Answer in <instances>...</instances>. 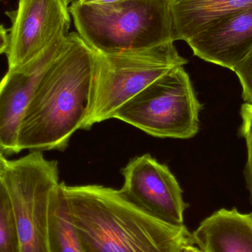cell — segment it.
<instances>
[{
    "label": "cell",
    "instance_id": "obj_17",
    "mask_svg": "<svg viewBox=\"0 0 252 252\" xmlns=\"http://www.w3.org/2000/svg\"><path fill=\"white\" fill-rule=\"evenodd\" d=\"M8 42V31L0 24V55L6 53Z\"/></svg>",
    "mask_w": 252,
    "mask_h": 252
},
{
    "label": "cell",
    "instance_id": "obj_20",
    "mask_svg": "<svg viewBox=\"0 0 252 252\" xmlns=\"http://www.w3.org/2000/svg\"><path fill=\"white\" fill-rule=\"evenodd\" d=\"M181 252H201L195 245H188L182 249Z\"/></svg>",
    "mask_w": 252,
    "mask_h": 252
},
{
    "label": "cell",
    "instance_id": "obj_15",
    "mask_svg": "<svg viewBox=\"0 0 252 252\" xmlns=\"http://www.w3.org/2000/svg\"><path fill=\"white\" fill-rule=\"evenodd\" d=\"M241 117L242 124L240 127L239 133L245 139L247 148V161L244 168V177L252 205V104L245 103L241 106Z\"/></svg>",
    "mask_w": 252,
    "mask_h": 252
},
{
    "label": "cell",
    "instance_id": "obj_19",
    "mask_svg": "<svg viewBox=\"0 0 252 252\" xmlns=\"http://www.w3.org/2000/svg\"><path fill=\"white\" fill-rule=\"evenodd\" d=\"M8 161V160H7V158L4 157V154L0 153V177L2 176L3 173L5 170Z\"/></svg>",
    "mask_w": 252,
    "mask_h": 252
},
{
    "label": "cell",
    "instance_id": "obj_12",
    "mask_svg": "<svg viewBox=\"0 0 252 252\" xmlns=\"http://www.w3.org/2000/svg\"><path fill=\"white\" fill-rule=\"evenodd\" d=\"M173 41H188L223 19L252 7V0H170Z\"/></svg>",
    "mask_w": 252,
    "mask_h": 252
},
{
    "label": "cell",
    "instance_id": "obj_7",
    "mask_svg": "<svg viewBox=\"0 0 252 252\" xmlns=\"http://www.w3.org/2000/svg\"><path fill=\"white\" fill-rule=\"evenodd\" d=\"M12 24L8 31V70L26 64L55 40L68 35L69 7L63 0H19L17 9L7 12Z\"/></svg>",
    "mask_w": 252,
    "mask_h": 252
},
{
    "label": "cell",
    "instance_id": "obj_13",
    "mask_svg": "<svg viewBox=\"0 0 252 252\" xmlns=\"http://www.w3.org/2000/svg\"><path fill=\"white\" fill-rule=\"evenodd\" d=\"M48 247L49 252H84L72 226L60 183L50 197Z\"/></svg>",
    "mask_w": 252,
    "mask_h": 252
},
{
    "label": "cell",
    "instance_id": "obj_8",
    "mask_svg": "<svg viewBox=\"0 0 252 252\" xmlns=\"http://www.w3.org/2000/svg\"><path fill=\"white\" fill-rule=\"evenodd\" d=\"M124 177L122 195L132 204L161 221L184 225V214L189 207L183 190L165 164L150 154L132 158L121 170Z\"/></svg>",
    "mask_w": 252,
    "mask_h": 252
},
{
    "label": "cell",
    "instance_id": "obj_6",
    "mask_svg": "<svg viewBox=\"0 0 252 252\" xmlns=\"http://www.w3.org/2000/svg\"><path fill=\"white\" fill-rule=\"evenodd\" d=\"M59 173L57 161L46 159L41 151L8 161L1 178L13 204L20 252H49V208Z\"/></svg>",
    "mask_w": 252,
    "mask_h": 252
},
{
    "label": "cell",
    "instance_id": "obj_10",
    "mask_svg": "<svg viewBox=\"0 0 252 252\" xmlns=\"http://www.w3.org/2000/svg\"><path fill=\"white\" fill-rule=\"evenodd\" d=\"M187 43L200 59L233 71L252 50V7L223 19Z\"/></svg>",
    "mask_w": 252,
    "mask_h": 252
},
{
    "label": "cell",
    "instance_id": "obj_4",
    "mask_svg": "<svg viewBox=\"0 0 252 252\" xmlns=\"http://www.w3.org/2000/svg\"><path fill=\"white\" fill-rule=\"evenodd\" d=\"M188 62L173 41L116 53L97 51L88 111L81 129L112 119L123 105L151 83Z\"/></svg>",
    "mask_w": 252,
    "mask_h": 252
},
{
    "label": "cell",
    "instance_id": "obj_3",
    "mask_svg": "<svg viewBox=\"0 0 252 252\" xmlns=\"http://www.w3.org/2000/svg\"><path fill=\"white\" fill-rule=\"evenodd\" d=\"M69 10L78 33L99 53L142 50L173 41L170 0L108 4L75 1Z\"/></svg>",
    "mask_w": 252,
    "mask_h": 252
},
{
    "label": "cell",
    "instance_id": "obj_11",
    "mask_svg": "<svg viewBox=\"0 0 252 252\" xmlns=\"http://www.w3.org/2000/svg\"><path fill=\"white\" fill-rule=\"evenodd\" d=\"M191 235L201 252H252V213L220 209Z\"/></svg>",
    "mask_w": 252,
    "mask_h": 252
},
{
    "label": "cell",
    "instance_id": "obj_18",
    "mask_svg": "<svg viewBox=\"0 0 252 252\" xmlns=\"http://www.w3.org/2000/svg\"><path fill=\"white\" fill-rule=\"evenodd\" d=\"M81 4H108L123 2L128 0H75Z\"/></svg>",
    "mask_w": 252,
    "mask_h": 252
},
{
    "label": "cell",
    "instance_id": "obj_5",
    "mask_svg": "<svg viewBox=\"0 0 252 252\" xmlns=\"http://www.w3.org/2000/svg\"><path fill=\"white\" fill-rule=\"evenodd\" d=\"M202 108L189 75L180 66L126 102L113 118L156 137L187 139L198 133Z\"/></svg>",
    "mask_w": 252,
    "mask_h": 252
},
{
    "label": "cell",
    "instance_id": "obj_21",
    "mask_svg": "<svg viewBox=\"0 0 252 252\" xmlns=\"http://www.w3.org/2000/svg\"><path fill=\"white\" fill-rule=\"evenodd\" d=\"M63 1H64V2L66 3L67 5H69V4H72L75 0H63Z\"/></svg>",
    "mask_w": 252,
    "mask_h": 252
},
{
    "label": "cell",
    "instance_id": "obj_1",
    "mask_svg": "<svg viewBox=\"0 0 252 252\" xmlns=\"http://www.w3.org/2000/svg\"><path fill=\"white\" fill-rule=\"evenodd\" d=\"M96 59L97 51L78 32L68 34L24 112L18 130L19 152L67 148L87 117Z\"/></svg>",
    "mask_w": 252,
    "mask_h": 252
},
{
    "label": "cell",
    "instance_id": "obj_2",
    "mask_svg": "<svg viewBox=\"0 0 252 252\" xmlns=\"http://www.w3.org/2000/svg\"><path fill=\"white\" fill-rule=\"evenodd\" d=\"M60 184L84 252H181L186 246L194 245L185 224L158 220L118 189Z\"/></svg>",
    "mask_w": 252,
    "mask_h": 252
},
{
    "label": "cell",
    "instance_id": "obj_22",
    "mask_svg": "<svg viewBox=\"0 0 252 252\" xmlns=\"http://www.w3.org/2000/svg\"><path fill=\"white\" fill-rule=\"evenodd\" d=\"M0 1H1V0H0Z\"/></svg>",
    "mask_w": 252,
    "mask_h": 252
},
{
    "label": "cell",
    "instance_id": "obj_14",
    "mask_svg": "<svg viewBox=\"0 0 252 252\" xmlns=\"http://www.w3.org/2000/svg\"><path fill=\"white\" fill-rule=\"evenodd\" d=\"M0 252H20L13 204L1 176L0 177Z\"/></svg>",
    "mask_w": 252,
    "mask_h": 252
},
{
    "label": "cell",
    "instance_id": "obj_9",
    "mask_svg": "<svg viewBox=\"0 0 252 252\" xmlns=\"http://www.w3.org/2000/svg\"><path fill=\"white\" fill-rule=\"evenodd\" d=\"M68 35L55 40L26 64L7 71L0 81V153L19 154L18 130L37 84L50 63L63 50Z\"/></svg>",
    "mask_w": 252,
    "mask_h": 252
},
{
    "label": "cell",
    "instance_id": "obj_16",
    "mask_svg": "<svg viewBox=\"0 0 252 252\" xmlns=\"http://www.w3.org/2000/svg\"><path fill=\"white\" fill-rule=\"evenodd\" d=\"M242 87L244 101L252 104V50L233 69Z\"/></svg>",
    "mask_w": 252,
    "mask_h": 252
}]
</instances>
